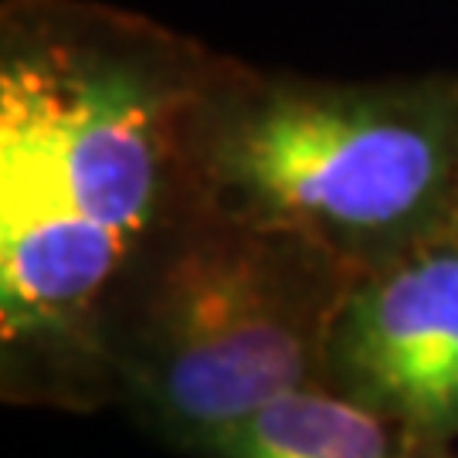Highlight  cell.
I'll return each instance as SVG.
<instances>
[{
    "mask_svg": "<svg viewBox=\"0 0 458 458\" xmlns=\"http://www.w3.org/2000/svg\"><path fill=\"white\" fill-rule=\"evenodd\" d=\"M214 51L106 0L0 7V346L7 401L109 404L102 323L191 200L183 132Z\"/></svg>",
    "mask_w": 458,
    "mask_h": 458,
    "instance_id": "obj_1",
    "label": "cell"
},
{
    "mask_svg": "<svg viewBox=\"0 0 458 458\" xmlns=\"http://www.w3.org/2000/svg\"><path fill=\"white\" fill-rule=\"evenodd\" d=\"M183 157L200 204L360 272L452 221L458 75L340 82L214 55Z\"/></svg>",
    "mask_w": 458,
    "mask_h": 458,
    "instance_id": "obj_2",
    "label": "cell"
},
{
    "mask_svg": "<svg viewBox=\"0 0 458 458\" xmlns=\"http://www.w3.org/2000/svg\"><path fill=\"white\" fill-rule=\"evenodd\" d=\"M350 268L194 194L115 289L102 363L115 404L194 458L217 431L323 380Z\"/></svg>",
    "mask_w": 458,
    "mask_h": 458,
    "instance_id": "obj_3",
    "label": "cell"
},
{
    "mask_svg": "<svg viewBox=\"0 0 458 458\" xmlns=\"http://www.w3.org/2000/svg\"><path fill=\"white\" fill-rule=\"evenodd\" d=\"M323 380L411 428L458 445V225L353 272L327 340Z\"/></svg>",
    "mask_w": 458,
    "mask_h": 458,
    "instance_id": "obj_4",
    "label": "cell"
},
{
    "mask_svg": "<svg viewBox=\"0 0 458 458\" xmlns=\"http://www.w3.org/2000/svg\"><path fill=\"white\" fill-rule=\"evenodd\" d=\"M194 458H452L350 394L312 380L217 431Z\"/></svg>",
    "mask_w": 458,
    "mask_h": 458,
    "instance_id": "obj_5",
    "label": "cell"
},
{
    "mask_svg": "<svg viewBox=\"0 0 458 458\" xmlns=\"http://www.w3.org/2000/svg\"><path fill=\"white\" fill-rule=\"evenodd\" d=\"M452 221L458 225V194H455V211H452Z\"/></svg>",
    "mask_w": 458,
    "mask_h": 458,
    "instance_id": "obj_6",
    "label": "cell"
},
{
    "mask_svg": "<svg viewBox=\"0 0 458 458\" xmlns=\"http://www.w3.org/2000/svg\"><path fill=\"white\" fill-rule=\"evenodd\" d=\"M452 458H458V445H455V448H452Z\"/></svg>",
    "mask_w": 458,
    "mask_h": 458,
    "instance_id": "obj_7",
    "label": "cell"
}]
</instances>
